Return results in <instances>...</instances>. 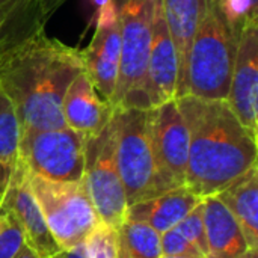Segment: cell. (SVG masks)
<instances>
[{"instance_id": "obj_1", "label": "cell", "mask_w": 258, "mask_h": 258, "mask_svg": "<svg viewBox=\"0 0 258 258\" xmlns=\"http://www.w3.org/2000/svg\"><path fill=\"white\" fill-rule=\"evenodd\" d=\"M83 70L82 51L47 36L44 27L0 57V88L15 107L20 139L35 132L67 127L62 100Z\"/></svg>"}, {"instance_id": "obj_2", "label": "cell", "mask_w": 258, "mask_h": 258, "mask_svg": "<svg viewBox=\"0 0 258 258\" xmlns=\"http://www.w3.org/2000/svg\"><path fill=\"white\" fill-rule=\"evenodd\" d=\"M189 132L184 186L206 198L219 194L257 165V138L237 119L227 100L175 98Z\"/></svg>"}, {"instance_id": "obj_3", "label": "cell", "mask_w": 258, "mask_h": 258, "mask_svg": "<svg viewBox=\"0 0 258 258\" xmlns=\"http://www.w3.org/2000/svg\"><path fill=\"white\" fill-rule=\"evenodd\" d=\"M236 44L237 32L216 0H207L204 17L189 48L184 83L177 98L192 95L201 100H227Z\"/></svg>"}, {"instance_id": "obj_4", "label": "cell", "mask_w": 258, "mask_h": 258, "mask_svg": "<svg viewBox=\"0 0 258 258\" xmlns=\"http://www.w3.org/2000/svg\"><path fill=\"white\" fill-rule=\"evenodd\" d=\"M119 21L121 60L112 98L115 107H144L142 91L153 36L154 0H112Z\"/></svg>"}, {"instance_id": "obj_5", "label": "cell", "mask_w": 258, "mask_h": 258, "mask_svg": "<svg viewBox=\"0 0 258 258\" xmlns=\"http://www.w3.org/2000/svg\"><path fill=\"white\" fill-rule=\"evenodd\" d=\"M115 163L128 206L154 197V162L148 133V109L115 107Z\"/></svg>"}, {"instance_id": "obj_6", "label": "cell", "mask_w": 258, "mask_h": 258, "mask_svg": "<svg viewBox=\"0 0 258 258\" xmlns=\"http://www.w3.org/2000/svg\"><path fill=\"white\" fill-rule=\"evenodd\" d=\"M30 190L60 249L82 243L100 221L83 181H48L29 172Z\"/></svg>"}, {"instance_id": "obj_7", "label": "cell", "mask_w": 258, "mask_h": 258, "mask_svg": "<svg viewBox=\"0 0 258 258\" xmlns=\"http://www.w3.org/2000/svg\"><path fill=\"white\" fill-rule=\"evenodd\" d=\"M82 181L98 219L118 230L127 219L128 203L115 163L112 116L98 133L86 136Z\"/></svg>"}, {"instance_id": "obj_8", "label": "cell", "mask_w": 258, "mask_h": 258, "mask_svg": "<svg viewBox=\"0 0 258 258\" xmlns=\"http://www.w3.org/2000/svg\"><path fill=\"white\" fill-rule=\"evenodd\" d=\"M86 136L68 127L35 132L20 139L17 159L36 177L76 183L83 177Z\"/></svg>"}, {"instance_id": "obj_9", "label": "cell", "mask_w": 258, "mask_h": 258, "mask_svg": "<svg viewBox=\"0 0 258 258\" xmlns=\"http://www.w3.org/2000/svg\"><path fill=\"white\" fill-rule=\"evenodd\" d=\"M148 133L154 162V197L184 186L189 132L175 98L148 109Z\"/></svg>"}, {"instance_id": "obj_10", "label": "cell", "mask_w": 258, "mask_h": 258, "mask_svg": "<svg viewBox=\"0 0 258 258\" xmlns=\"http://www.w3.org/2000/svg\"><path fill=\"white\" fill-rule=\"evenodd\" d=\"M227 103L240 124L258 133V15L248 18L239 33Z\"/></svg>"}, {"instance_id": "obj_11", "label": "cell", "mask_w": 258, "mask_h": 258, "mask_svg": "<svg viewBox=\"0 0 258 258\" xmlns=\"http://www.w3.org/2000/svg\"><path fill=\"white\" fill-rule=\"evenodd\" d=\"M83 67L94 88L109 104L112 103L121 60V33L116 8L104 0L97 14L95 32L89 45L82 51Z\"/></svg>"}, {"instance_id": "obj_12", "label": "cell", "mask_w": 258, "mask_h": 258, "mask_svg": "<svg viewBox=\"0 0 258 258\" xmlns=\"http://www.w3.org/2000/svg\"><path fill=\"white\" fill-rule=\"evenodd\" d=\"M178 86V57L168 29L162 2L154 0L153 36L145 71L142 101L145 109H151L165 101L174 100Z\"/></svg>"}, {"instance_id": "obj_13", "label": "cell", "mask_w": 258, "mask_h": 258, "mask_svg": "<svg viewBox=\"0 0 258 258\" xmlns=\"http://www.w3.org/2000/svg\"><path fill=\"white\" fill-rule=\"evenodd\" d=\"M0 207L14 215L24 231L26 243L39 258H50L60 249L54 242L44 215L30 190L29 171L18 159L14 163L12 177L5 197L0 201Z\"/></svg>"}, {"instance_id": "obj_14", "label": "cell", "mask_w": 258, "mask_h": 258, "mask_svg": "<svg viewBox=\"0 0 258 258\" xmlns=\"http://www.w3.org/2000/svg\"><path fill=\"white\" fill-rule=\"evenodd\" d=\"M112 112V106L100 98L86 71H80L67 88L62 100L65 125L85 136H91L109 122Z\"/></svg>"}, {"instance_id": "obj_15", "label": "cell", "mask_w": 258, "mask_h": 258, "mask_svg": "<svg viewBox=\"0 0 258 258\" xmlns=\"http://www.w3.org/2000/svg\"><path fill=\"white\" fill-rule=\"evenodd\" d=\"M201 201V197L195 195L186 186H180L150 200L130 204L127 219L145 222L162 234L177 227Z\"/></svg>"}, {"instance_id": "obj_16", "label": "cell", "mask_w": 258, "mask_h": 258, "mask_svg": "<svg viewBox=\"0 0 258 258\" xmlns=\"http://www.w3.org/2000/svg\"><path fill=\"white\" fill-rule=\"evenodd\" d=\"M203 219L207 258H240L251 249L240 225L216 195L203 198Z\"/></svg>"}, {"instance_id": "obj_17", "label": "cell", "mask_w": 258, "mask_h": 258, "mask_svg": "<svg viewBox=\"0 0 258 258\" xmlns=\"http://www.w3.org/2000/svg\"><path fill=\"white\" fill-rule=\"evenodd\" d=\"M160 2L178 57V86H177V95H178L184 83L189 48L195 36V32L204 17L207 0H160Z\"/></svg>"}, {"instance_id": "obj_18", "label": "cell", "mask_w": 258, "mask_h": 258, "mask_svg": "<svg viewBox=\"0 0 258 258\" xmlns=\"http://www.w3.org/2000/svg\"><path fill=\"white\" fill-rule=\"evenodd\" d=\"M216 197L227 206L240 225L249 248H258V168L234 180Z\"/></svg>"}, {"instance_id": "obj_19", "label": "cell", "mask_w": 258, "mask_h": 258, "mask_svg": "<svg viewBox=\"0 0 258 258\" xmlns=\"http://www.w3.org/2000/svg\"><path fill=\"white\" fill-rule=\"evenodd\" d=\"M38 0H9L0 5V57L17 42L44 27Z\"/></svg>"}, {"instance_id": "obj_20", "label": "cell", "mask_w": 258, "mask_h": 258, "mask_svg": "<svg viewBox=\"0 0 258 258\" xmlns=\"http://www.w3.org/2000/svg\"><path fill=\"white\" fill-rule=\"evenodd\" d=\"M118 231V258H160V233L145 222L125 219Z\"/></svg>"}, {"instance_id": "obj_21", "label": "cell", "mask_w": 258, "mask_h": 258, "mask_svg": "<svg viewBox=\"0 0 258 258\" xmlns=\"http://www.w3.org/2000/svg\"><path fill=\"white\" fill-rule=\"evenodd\" d=\"M20 122L15 107L0 88V160L14 165L20 145Z\"/></svg>"}, {"instance_id": "obj_22", "label": "cell", "mask_w": 258, "mask_h": 258, "mask_svg": "<svg viewBox=\"0 0 258 258\" xmlns=\"http://www.w3.org/2000/svg\"><path fill=\"white\" fill-rule=\"evenodd\" d=\"M83 245L89 258H118V231L98 221L85 237Z\"/></svg>"}, {"instance_id": "obj_23", "label": "cell", "mask_w": 258, "mask_h": 258, "mask_svg": "<svg viewBox=\"0 0 258 258\" xmlns=\"http://www.w3.org/2000/svg\"><path fill=\"white\" fill-rule=\"evenodd\" d=\"M24 245L21 225L9 210L0 207V258H14Z\"/></svg>"}, {"instance_id": "obj_24", "label": "cell", "mask_w": 258, "mask_h": 258, "mask_svg": "<svg viewBox=\"0 0 258 258\" xmlns=\"http://www.w3.org/2000/svg\"><path fill=\"white\" fill-rule=\"evenodd\" d=\"M177 228L183 233V236L200 251V254L207 258V239H206V228L203 219V201L177 225Z\"/></svg>"}, {"instance_id": "obj_25", "label": "cell", "mask_w": 258, "mask_h": 258, "mask_svg": "<svg viewBox=\"0 0 258 258\" xmlns=\"http://www.w3.org/2000/svg\"><path fill=\"white\" fill-rule=\"evenodd\" d=\"M216 3L237 33L248 18L258 15V0H216Z\"/></svg>"}, {"instance_id": "obj_26", "label": "cell", "mask_w": 258, "mask_h": 258, "mask_svg": "<svg viewBox=\"0 0 258 258\" xmlns=\"http://www.w3.org/2000/svg\"><path fill=\"white\" fill-rule=\"evenodd\" d=\"M160 246H162V255L204 258L177 227L160 234Z\"/></svg>"}, {"instance_id": "obj_27", "label": "cell", "mask_w": 258, "mask_h": 258, "mask_svg": "<svg viewBox=\"0 0 258 258\" xmlns=\"http://www.w3.org/2000/svg\"><path fill=\"white\" fill-rule=\"evenodd\" d=\"M50 258H89L86 254V249H85V245L83 242L82 243H77L71 248H67V249H59L56 254H53Z\"/></svg>"}, {"instance_id": "obj_28", "label": "cell", "mask_w": 258, "mask_h": 258, "mask_svg": "<svg viewBox=\"0 0 258 258\" xmlns=\"http://www.w3.org/2000/svg\"><path fill=\"white\" fill-rule=\"evenodd\" d=\"M12 171H14V165H9V163L0 160V201L5 197V192L9 186Z\"/></svg>"}, {"instance_id": "obj_29", "label": "cell", "mask_w": 258, "mask_h": 258, "mask_svg": "<svg viewBox=\"0 0 258 258\" xmlns=\"http://www.w3.org/2000/svg\"><path fill=\"white\" fill-rule=\"evenodd\" d=\"M67 0H38V6L41 11V15L47 21Z\"/></svg>"}, {"instance_id": "obj_30", "label": "cell", "mask_w": 258, "mask_h": 258, "mask_svg": "<svg viewBox=\"0 0 258 258\" xmlns=\"http://www.w3.org/2000/svg\"><path fill=\"white\" fill-rule=\"evenodd\" d=\"M14 258H39V255H38V254H36V252H35V251H33V249L26 243V245L20 249V252H18V254H17Z\"/></svg>"}, {"instance_id": "obj_31", "label": "cell", "mask_w": 258, "mask_h": 258, "mask_svg": "<svg viewBox=\"0 0 258 258\" xmlns=\"http://www.w3.org/2000/svg\"><path fill=\"white\" fill-rule=\"evenodd\" d=\"M240 258H258V248H251V249H248Z\"/></svg>"}, {"instance_id": "obj_32", "label": "cell", "mask_w": 258, "mask_h": 258, "mask_svg": "<svg viewBox=\"0 0 258 258\" xmlns=\"http://www.w3.org/2000/svg\"><path fill=\"white\" fill-rule=\"evenodd\" d=\"M160 258H189V257H169V255H162Z\"/></svg>"}, {"instance_id": "obj_33", "label": "cell", "mask_w": 258, "mask_h": 258, "mask_svg": "<svg viewBox=\"0 0 258 258\" xmlns=\"http://www.w3.org/2000/svg\"><path fill=\"white\" fill-rule=\"evenodd\" d=\"M6 2H9V0H0V5H3V3H6Z\"/></svg>"}]
</instances>
